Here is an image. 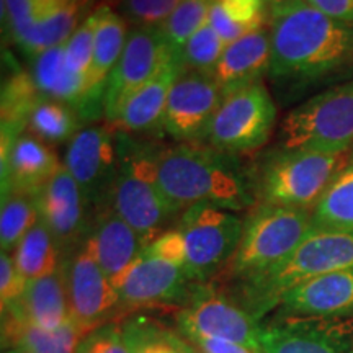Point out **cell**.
<instances>
[{
	"label": "cell",
	"mask_w": 353,
	"mask_h": 353,
	"mask_svg": "<svg viewBox=\"0 0 353 353\" xmlns=\"http://www.w3.org/2000/svg\"><path fill=\"white\" fill-rule=\"evenodd\" d=\"M270 7L268 77L291 90L345 79L353 72V25L317 10L306 0Z\"/></svg>",
	"instance_id": "cell-1"
},
{
	"label": "cell",
	"mask_w": 353,
	"mask_h": 353,
	"mask_svg": "<svg viewBox=\"0 0 353 353\" xmlns=\"http://www.w3.org/2000/svg\"><path fill=\"white\" fill-rule=\"evenodd\" d=\"M157 179L174 208L185 211L193 205H211L229 211L254 208L249 169L234 154L203 143H179L157 151Z\"/></svg>",
	"instance_id": "cell-2"
},
{
	"label": "cell",
	"mask_w": 353,
	"mask_h": 353,
	"mask_svg": "<svg viewBox=\"0 0 353 353\" xmlns=\"http://www.w3.org/2000/svg\"><path fill=\"white\" fill-rule=\"evenodd\" d=\"M159 148L117 131L118 164L107 205L126 221L149 245L165 232L176 211L167 200L157 179Z\"/></svg>",
	"instance_id": "cell-3"
},
{
	"label": "cell",
	"mask_w": 353,
	"mask_h": 353,
	"mask_svg": "<svg viewBox=\"0 0 353 353\" xmlns=\"http://www.w3.org/2000/svg\"><path fill=\"white\" fill-rule=\"evenodd\" d=\"M353 268V231L311 229L293 254L270 270L241 281V303L255 319L278 306L286 291L332 272Z\"/></svg>",
	"instance_id": "cell-4"
},
{
	"label": "cell",
	"mask_w": 353,
	"mask_h": 353,
	"mask_svg": "<svg viewBox=\"0 0 353 353\" xmlns=\"http://www.w3.org/2000/svg\"><path fill=\"white\" fill-rule=\"evenodd\" d=\"M350 162L352 151L278 148L249 172L260 203L312 211L330 182Z\"/></svg>",
	"instance_id": "cell-5"
},
{
	"label": "cell",
	"mask_w": 353,
	"mask_h": 353,
	"mask_svg": "<svg viewBox=\"0 0 353 353\" xmlns=\"http://www.w3.org/2000/svg\"><path fill=\"white\" fill-rule=\"evenodd\" d=\"M311 211L260 203L244 221V232L231 260L239 281L270 270L288 259L311 232Z\"/></svg>",
	"instance_id": "cell-6"
},
{
	"label": "cell",
	"mask_w": 353,
	"mask_h": 353,
	"mask_svg": "<svg viewBox=\"0 0 353 353\" xmlns=\"http://www.w3.org/2000/svg\"><path fill=\"white\" fill-rule=\"evenodd\" d=\"M278 148L342 152L353 149V79L321 92L286 114Z\"/></svg>",
	"instance_id": "cell-7"
},
{
	"label": "cell",
	"mask_w": 353,
	"mask_h": 353,
	"mask_svg": "<svg viewBox=\"0 0 353 353\" xmlns=\"http://www.w3.org/2000/svg\"><path fill=\"white\" fill-rule=\"evenodd\" d=\"M176 229L182 232L187 249V275L193 283H203L234 259L244 232V221L234 211L193 205L180 216Z\"/></svg>",
	"instance_id": "cell-8"
},
{
	"label": "cell",
	"mask_w": 353,
	"mask_h": 353,
	"mask_svg": "<svg viewBox=\"0 0 353 353\" xmlns=\"http://www.w3.org/2000/svg\"><path fill=\"white\" fill-rule=\"evenodd\" d=\"M276 105L263 82L224 97L203 143L228 154L257 151L270 139Z\"/></svg>",
	"instance_id": "cell-9"
},
{
	"label": "cell",
	"mask_w": 353,
	"mask_h": 353,
	"mask_svg": "<svg viewBox=\"0 0 353 353\" xmlns=\"http://www.w3.org/2000/svg\"><path fill=\"white\" fill-rule=\"evenodd\" d=\"M90 0H2V21L28 56L65 43L85 19Z\"/></svg>",
	"instance_id": "cell-10"
},
{
	"label": "cell",
	"mask_w": 353,
	"mask_h": 353,
	"mask_svg": "<svg viewBox=\"0 0 353 353\" xmlns=\"http://www.w3.org/2000/svg\"><path fill=\"white\" fill-rule=\"evenodd\" d=\"M64 273L70 317L90 332L112 322V314L121 307L120 294L101 268L88 236L64 263Z\"/></svg>",
	"instance_id": "cell-11"
},
{
	"label": "cell",
	"mask_w": 353,
	"mask_h": 353,
	"mask_svg": "<svg viewBox=\"0 0 353 353\" xmlns=\"http://www.w3.org/2000/svg\"><path fill=\"white\" fill-rule=\"evenodd\" d=\"M176 327L183 335L221 339L260 352L259 319L242 304L196 286L190 301L176 314Z\"/></svg>",
	"instance_id": "cell-12"
},
{
	"label": "cell",
	"mask_w": 353,
	"mask_h": 353,
	"mask_svg": "<svg viewBox=\"0 0 353 353\" xmlns=\"http://www.w3.org/2000/svg\"><path fill=\"white\" fill-rule=\"evenodd\" d=\"M262 353H353V321L278 316L260 329Z\"/></svg>",
	"instance_id": "cell-13"
},
{
	"label": "cell",
	"mask_w": 353,
	"mask_h": 353,
	"mask_svg": "<svg viewBox=\"0 0 353 353\" xmlns=\"http://www.w3.org/2000/svg\"><path fill=\"white\" fill-rule=\"evenodd\" d=\"M223 100L213 76L185 68L170 90L161 131L182 143H203Z\"/></svg>",
	"instance_id": "cell-14"
},
{
	"label": "cell",
	"mask_w": 353,
	"mask_h": 353,
	"mask_svg": "<svg viewBox=\"0 0 353 353\" xmlns=\"http://www.w3.org/2000/svg\"><path fill=\"white\" fill-rule=\"evenodd\" d=\"M117 130L85 126L69 141L64 167L76 179L87 203L94 208L107 205L117 174Z\"/></svg>",
	"instance_id": "cell-15"
},
{
	"label": "cell",
	"mask_w": 353,
	"mask_h": 353,
	"mask_svg": "<svg viewBox=\"0 0 353 353\" xmlns=\"http://www.w3.org/2000/svg\"><path fill=\"white\" fill-rule=\"evenodd\" d=\"M172 51L161 26H136L131 30L120 61L105 87L103 114L110 125L128 97L157 72Z\"/></svg>",
	"instance_id": "cell-16"
},
{
	"label": "cell",
	"mask_w": 353,
	"mask_h": 353,
	"mask_svg": "<svg viewBox=\"0 0 353 353\" xmlns=\"http://www.w3.org/2000/svg\"><path fill=\"white\" fill-rule=\"evenodd\" d=\"M193 281L182 265L172 263L144 249L125 273L118 294L121 307H165L190 301Z\"/></svg>",
	"instance_id": "cell-17"
},
{
	"label": "cell",
	"mask_w": 353,
	"mask_h": 353,
	"mask_svg": "<svg viewBox=\"0 0 353 353\" xmlns=\"http://www.w3.org/2000/svg\"><path fill=\"white\" fill-rule=\"evenodd\" d=\"M39 218L61 250H76L87 237V200L64 164L37 195Z\"/></svg>",
	"instance_id": "cell-18"
},
{
	"label": "cell",
	"mask_w": 353,
	"mask_h": 353,
	"mask_svg": "<svg viewBox=\"0 0 353 353\" xmlns=\"http://www.w3.org/2000/svg\"><path fill=\"white\" fill-rule=\"evenodd\" d=\"M183 70L182 51H172L157 72L128 97L112 121V128L130 134L161 130L170 90Z\"/></svg>",
	"instance_id": "cell-19"
},
{
	"label": "cell",
	"mask_w": 353,
	"mask_h": 353,
	"mask_svg": "<svg viewBox=\"0 0 353 353\" xmlns=\"http://www.w3.org/2000/svg\"><path fill=\"white\" fill-rule=\"evenodd\" d=\"M280 316L342 317L353 312V268L303 281L278 303Z\"/></svg>",
	"instance_id": "cell-20"
},
{
	"label": "cell",
	"mask_w": 353,
	"mask_h": 353,
	"mask_svg": "<svg viewBox=\"0 0 353 353\" xmlns=\"http://www.w3.org/2000/svg\"><path fill=\"white\" fill-rule=\"evenodd\" d=\"M87 236L101 268L118 291L125 273L145 249L144 239L108 205L95 208V218Z\"/></svg>",
	"instance_id": "cell-21"
},
{
	"label": "cell",
	"mask_w": 353,
	"mask_h": 353,
	"mask_svg": "<svg viewBox=\"0 0 353 353\" xmlns=\"http://www.w3.org/2000/svg\"><path fill=\"white\" fill-rule=\"evenodd\" d=\"M32 74L34 85L41 97L68 103L81 118L94 120L103 107L92 100L85 79L74 74L65 61V43L44 50L32 57Z\"/></svg>",
	"instance_id": "cell-22"
},
{
	"label": "cell",
	"mask_w": 353,
	"mask_h": 353,
	"mask_svg": "<svg viewBox=\"0 0 353 353\" xmlns=\"http://www.w3.org/2000/svg\"><path fill=\"white\" fill-rule=\"evenodd\" d=\"M0 162L2 192L20 190L32 195H38L63 165L51 145L28 131L15 139L10 151L0 154Z\"/></svg>",
	"instance_id": "cell-23"
},
{
	"label": "cell",
	"mask_w": 353,
	"mask_h": 353,
	"mask_svg": "<svg viewBox=\"0 0 353 353\" xmlns=\"http://www.w3.org/2000/svg\"><path fill=\"white\" fill-rule=\"evenodd\" d=\"M270 57L272 41L267 26L226 46L213 72L224 97L262 82L263 74L270 69Z\"/></svg>",
	"instance_id": "cell-24"
},
{
	"label": "cell",
	"mask_w": 353,
	"mask_h": 353,
	"mask_svg": "<svg viewBox=\"0 0 353 353\" xmlns=\"http://www.w3.org/2000/svg\"><path fill=\"white\" fill-rule=\"evenodd\" d=\"M3 312H12L43 329H57L65 324L70 319V311L64 265L52 275L28 281L23 296Z\"/></svg>",
	"instance_id": "cell-25"
},
{
	"label": "cell",
	"mask_w": 353,
	"mask_h": 353,
	"mask_svg": "<svg viewBox=\"0 0 353 353\" xmlns=\"http://www.w3.org/2000/svg\"><path fill=\"white\" fill-rule=\"evenodd\" d=\"M88 334L90 330L72 317L57 329H43L12 312L2 314V345L8 350L25 348L33 353H77Z\"/></svg>",
	"instance_id": "cell-26"
},
{
	"label": "cell",
	"mask_w": 353,
	"mask_h": 353,
	"mask_svg": "<svg viewBox=\"0 0 353 353\" xmlns=\"http://www.w3.org/2000/svg\"><path fill=\"white\" fill-rule=\"evenodd\" d=\"M97 8H99V23L95 30L94 59L87 77V88L92 100L103 107L107 81L120 61L130 33L126 32V20L123 19L121 13L114 12L107 3H101Z\"/></svg>",
	"instance_id": "cell-27"
},
{
	"label": "cell",
	"mask_w": 353,
	"mask_h": 353,
	"mask_svg": "<svg viewBox=\"0 0 353 353\" xmlns=\"http://www.w3.org/2000/svg\"><path fill=\"white\" fill-rule=\"evenodd\" d=\"M41 94L32 74L15 70L3 81L2 87V144L12 145L28 128L30 114Z\"/></svg>",
	"instance_id": "cell-28"
},
{
	"label": "cell",
	"mask_w": 353,
	"mask_h": 353,
	"mask_svg": "<svg viewBox=\"0 0 353 353\" xmlns=\"http://www.w3.org/2000/svg\"><path fill=\"white\" fill-rule=\"evenodd\" d=\"M121 330L130 353H201L185 335L154 317H131L121 322Z\"/></svg>",
	"instance_id": "cell-29"
},
{
	"label": "cell",
	"mask_w": 353,
	"mask_h": 353,
	"mask_svg": "<svg viewBox=\"0 0 353 353\" xmlns=\"http://www.w3.org/2000/svg\"><path fill=\"white\" fill-rule=\"evenodd\" d=\"M61 249L44 221L39 218L38 223L26 232L20 244L13 250V262L26 281L52 275L59 270Z\"/></svg>",
	"instance_id": "cell-30"
},
{
	"label": "cell",
	"mask_w": 353,
	"mask_h": 353,
	"mask_svg": "<svg viewBox=\"0 0 353 353\" xmlns=\"http://www.w3.org/2000/svg\"><path fill=\"white\" fill-rule=\"evenodd\" d=\"M312 229L353 231V159L322 193L311 211Z\"/></svg>",
	"instance_id": "cell-31"
},
{
	"label": "cell",
	"mask_w": 353,
	"mask_h": 353,
	"mask_svg": "<svg viewBox=\"0 0 353 353\" xmlns=\"http://www.w3.org/2000/svg\"><path fill=\"white\" fill-rule=\"evenodd\" d=\"M81 114L68 103L41 97L28 120V132L46 144H63L81 130Z\"/></svg>",
	"instance_id": "cell-32"
},
{
	"label": "cell",
	"mask_w": 353,
	"mask_h": 353,
	"mask_svg": "<svg viewBox=\"0 0 353 353\" xmlns=\"http://www.w3.org/2000/svg\"><path fill=\"white\" fill-rule=\"evenodd\" d=\"M39 219L37 195L20 190H3L0 210V247L10 254Z\"/></svg>",
	"instance_id": "cell-33"
},
{
	"label": "cell",
	"mask_w": 353,
	"mask_h": 353,
	"mask_svg": "<svg viewBox=\"0 0 353 353\" xmlns=\"http://www.w3.org/2000/svg\"><path fill=\"white\" fill-rule=\"evenodd\" d=\"M214 0H182L161 25L162 34L174 51H182L185 43L208 21Z\"/></svg>",
	"instance_id": "cell-34"
},
{
	"label": "cell",
	"mask_w": 353,
	"mask_h": 353,
	"mask_svg": "<svg viewBox=\"0 0 353 353\" xmlns=\"http://www.w3.org/2000/svg\"><path fill=\"white\" fill-rule=\"evenodd\" d=\"M224 50H226V44L214 32L213 26L206 21L182 48L185 68L206 74V76H213Z\"/></svg>",
	"instance_id": "cell-35"
},
{
	"label": "cell",
	"mask_w": 353,
	"mask_h": 353,
	"mask_svg": "<svg viewBox=\"0 0 353 353\" xmlns=\"http://www.w3.org/2000/svg\"><path fill=\"white\" fill-rule=\"evenodd\" d=\"M97 23H99V8L88 13L65 41V61H68V65L74 74L85 79V82L92 68V59H94Z\"/></svg>",
	"instance_id": "cell-36"
},
{
	"label": "cell",
	"mask_w": 353,
	"mask_h": 353,
	"mask_svg": "<svg viewBox=\"0 0 353 353\" xmlns=\"http://www.w3.org/2000/svg\"><path fill=\"white\" fill-rule=\"evenodd\" d=\"M182 0H121L123 19L138 26H161Z\"/></svg>",
	"instance_id": "cell-37"
},
{
	"label": "cell",
	"mask_w": 353,
	"mask_h": 353,
	"mask_svg": "<svg viewBox=\"0 0 353 353\" xmlns=\"http://www.w3.org/2000/svg\"><path fill=\"white\" fill-rule=\"evenodd\" d=\"M219 3L229 19L245 26L249 32L263 28L270 15L267 0H219Z\"/></svg>",
	"instance_id": "cell-38"
},
{
	"label": "cell",
	"mask_w": 353,
	"mask_h": 353,
	"mask_svg": "<svg viewBox=\"0 0 353 353\" xmlns=\"http://www.w3.org/2000/svg\"><path fill=\"white\" fill-rule=\"evenodd\" d=\"M77 353H130L123 337L121 324H108L92 330L79 345Z\"/></svg>",
	"instance_id": "cell-39"
},
{
	"label": "cell",
	"mask_w": 353,
	"mask_h": 353,
	"mask_svg": "<svg viewBox=\"0 0 353 353\" xmlns=\"http://www.w3.org/2000/svg\"><path fill=\"white\" fill-rule=\"evenodd\" d=\"M28 281L19 272L13 257L8 252L0 255V306L7 309L23 296Z\"/></svg>",
	"instance_id": "cell-40"
},
{
	"label": "cell",
	"mask_w": 353,
	"mask_h": 353,
	"mask_svg": "<svg viewBox=\"0 0 353 353\" xmlns=\"http://www.w3.org/2000/svg\"><path fill=\"white\" fill-rule=\"evenodd\" d=\"M145 249L151 254L157 255V257L169 260L172 263L182 265V267L187 263V249H185L183 236L179 229H170V231L162 232L151 244L145 245Z\"/></svg>",
	"instance_id": "cell-41"
},
{
	"label": "cell",
	"mask_w": 353,
	"mask_h": 353,
	"mask_svg": "<svg viewBox=\"0 0 353 353\" xmlns=\"http://www.w3.org/2000/svg\"><path fill=\"white\" fill-rule=\"evenodd\" d=\"M208 23L213 26V30L219 34V38L223 39L224 44H229L237 41V39L244 37V34L250 33L245 26H242L236 21L229 19V15L224 12L223 6L219 3V0H214L213 7H211L210 15H208Z\"/></svg>",
	"instance_id": "cell-42"
},
{
	"label": "cell",
	"mask_w": 353,
	"mask_h": 353,
	"mask_svg": "<svg viewBox=\"0 0 353 353\" xmlns=\"http://www.w3.org/2000/svg\"><path fill=\"white\" fill-rule=\"evenodd\" d=\"M185 337H187L201 353H262L252 350V348L245 345H241V343L221 341V339L201 337V335H185Z\"/></svg>",
	"instance_id": "cell-43"
},
{
	"label": "cell",
	"mask_w": 353,
	"mask_h": 353,
	"mask_svg": "<svg viewBox=\"0 0 353 353\" xmlns=\"http://www.w3.org/2000/svg\"><path fill=\"white\" fill-rule=\"evenodd\" d=\"M330 19L353 25V0H306Z\"/></svg>",
	"instance_id": "cell-44"
},
{
	"label": "cell",
	"mask_w": 353,
	"mask_h": 353,
	"mask_svg": "<svg viewBox=\"0 0 353 353\" xmlns=\"http://www.w3.org/2000/svg\"><path fill=\"white\" fill-rule=\"evenodd\" d=\"M286 0H267L268 6H276V3H283Z\"/></svg>",
	"instance_id": "cell-45"
},
{
	"label": "cell",
	"mask_w": 353,
	"mask_h": 353,
	"mask_svg": "<svg viewBox=\"0 0 353 353\" xmlns=\"http://www.w3.org/2000/svg\"><path fill=\"white\" fill-rule=\"evenodd\" d=\"M15 350H17V353H33V352L25 350V348H15Z\"/></svg>",
	"instance_id": "cell-46"
},
{
	"label": "cell",
	"mask_w": 353,
	"mask_h": 353,
	"mask_svg": "<svg viewBox=\"0 0 353 353\" xmlns=\"http://www.w3.org/2000/svg\"><path fill=\"white\" fill-rule=\"evenodd\" d=\"M3 353H17V350H15V348H12V350H7V352H3Z\"/></svg>",
	"instance_id": "cell-47"
},
{
	"label": "cell",
	"mask_w": 353,
	"mask_h": 353,
	"mask_svg": "<svg viewBox=\"0 0 353 353\" xmlns=\"http://www.w3.org/2000/svg\"><path fill=\"white\" fill-rule=\"evenodd\" d=\"M352 159H353V149H352Z\"/></svg>",
	"instance_id": "cell-48"
}]
</instances>
